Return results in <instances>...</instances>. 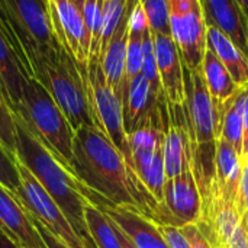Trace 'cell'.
<instances>
[{
  "instance_id": "cb8c5ba5",
  "label": "cell",
  "mask_w": 248,
  "mask_h": 248,
  "mask_svg": "<svg viewBox=\"0 0 248 248\" xmlns=\"http://www.w3.org/2000/svg\"><path fill=\"white\" fill-rule=\"evenodd\" d=\"M132 161H134V171L140 183L150 193V196L157 202L158 206L163 202V190L166 185L163 150L134 155Z\"/></svg>"
},
{
  "instance_id": "5b68a950",
  "label": "cell",
  "mask_w": 248,
  "mask_h": 248,
  "mask_svg": "<svg viewBox=\"0 0 248 248\" xmlns=\"http://www.w3.org/2000/svg\"><path fill=\"white\" fill-rule=\"evenodd\" d=\"M15 115H17L35 138L71 171L74 131L51 94L36 78H29L25 83Z\"/></svg>"
},
{
  "instance_id": "836d02e7",
  "label": "cell",
  "mask_w": 248,
  "mask_h": 248,
  "mask_svg": "<svg viewBox=\"0 0 248 248\" xmlns=\"http://www.w3.org/2000/svg\"><path fill=\"white\" fill-rule=\"evenodd\" d=\"M224 248H248V214L240 218L238 227L234 230Z\"/></svg>"
},
{
  "instance_id": "7402d4cb",
  "label": "cell",
  "mask_w": 248,
  "mask_h": 248,
  "mask_svg": "<svg viewBox=\"0 0 248 248\" xmlns=\"http://www.w3.org/2000/svg\"><path fill=\"white\" fill-rule=\"evenodd\" d=\"M247 92L248 86L241 87L232 97L217 106L219 115L218 138L230 142L240 155L243 153V112Z\"/></svg>"
},
{
  "instance_id": "8992f818",
  "label": "cell",
  "mask_w": 248,
  "mask_h": 248,
  "mask_svg": "<svg viewBox=\"0 0 248 248\" xmlns=\"http://www.w3.org/2000/svg\"><path fill=\"white\" fill-rule=\"evenodd\" d=\"M0 13L19 42L29 67L61 48L52 28L48 1L0 0Z\"/></svg>"
},
{
  "instance_id": "5bb4252c",
  "label": "cell",
  "mask_w": 248,
  "mask_h": 248,
  "mask_svg": "<svg viewBox=\"0 0 248 248\" xmlns=\"http://www.w3.org/2000/svg\"><path fill=\"white\" fill-rule=\"evenodd\" d=\"M0 231L20 248H46L19 199L0 185Z\"/></svg>"
},
{
  "instance_id": "7bdbcfd3",
  "label": "cell",
  "mask_w": 248,
  "mask_h": 248,
  "mask_svg": "<svg viewBox=\"0 0 248 248\" xmlns=\"http://www.w3.org/2000/svg\"><path fill=\"white\" fill-rule=\"evenodd\" d=\"M45 1H48V0H45Z\"/></svg>"
},
{
  "instance_id": "4dcf8cb0",
  "label": "cell",
  "mask_w": 248,
  "mask_h": 248,
  "mask_svg": "<svg viewBox=\"0 0 248 248\" xmlns=\"http://www.w3.org/2000/svg\"><path fill=\"white\" fill-rule=\"evenodd\" d=\"M142 36L129 33L126 44V62H125V84L134 77L141 74L142 68Z\"/></svg>"
},
{
  "instance_id": "ab89813d",
  "label": "cell",
  "mask_w": 248,
  "mask_h": 248,
  "mask_svg": "<svg viewBox=\"0 0 248 248\" xmlns=\"http://www.w3.org/2000/svg\"><path fill=\"white\" fill-rule=\"evenodd\" d=\"M237 1H238L240 7L243 9L244 15L247 16V19H248V0H237Z\"/></svg>"
},
{
  "instance_id": "4fadbf2b",
  "label": "cell",
  "mask_w": 248,
  "mask_h": 248,
  "mask_svg": "<svg viewBox=\"0 0 248 248\" xmlns=\"http://www.w3.org/2000/svg\"><path fill=\"white\" fill-rule=\"evenodd\" d=\"M132 241L137 248H170L157 228V222L132 206H112L92 201Z\"/></svg>"
},
{
  "instance_id": "f546056e",
  "label": "cell",
  "mask_w": 248,
  "mask_h": 248,
  "mask_svg": "<svg viewBox=\"0 0 248 248\" xmlns=\"http://www.w3.org/2000/svg\"><path fill=\"white\" fill-rule=\"evenodd\" d=\"M0 185L12 192L15 196L20 189V176L17 170L16 157L9 154L0 144Z\"/></svg>"
},
{
  "instance_id": "30bf717a",
  "label": "cell",
  "mask_w": 248,
  "mask_h": 248,
  "mask_svg": "<svg viewBox=\"0 0 248 248\" xmlns=\"http://www.w3.org/2000/svg\"><path fill=\"white\" fill-rule=\"evenodd\" d=\"M52 28L60 45L71 55L78 68L87 76L92 52V38L84 23L77 0H48Z\"/></svg>"
},
{
  "instance_id": "277c9868",
  "label": "cell",
  "mask_w": 248,
  "mask_h": 248,
  "mask_svg": "<svg viewBox=\"0 0 248 248\" xmlns=\"http://www.w3.org/2000/svg\"><path fill=\"white\" fill-rule=\"evenodd\" d=\"M36 78L58 105L73 131L81 126H96L87 87V76L81 73L71 55L61 46L31 65Z\"/></svg>"
},
{
  "instance_id": "9a60e30c",
  "label": "cell",
  "mask_w": 248,
  "mask_h": 248,
  "mask_svg": "<svg viewBox=\"0 0 248 248\" xmlns=\"http://www.w3.org/2000/svg\"><path fill=\"white\" fill-rule=\"evenodd\" d=\"M157 67L164 94L169 103H185V71L179 49L171 38L166 33H153Z\"/></svg>"
},
{
  "instance_id": "74e56055",
  "label": "cell",
  "mask_w": 248,
  "mask_h": 248,
  "mask_svg": "<svg viewBox=\"0 0 248 248\" xmlns=\"http://www.w3.org/2000/svg\"><path fill=\"white\" fill-rule=\"evenodd\" d=\"M116 227V225H115ZM116 234H118V238H119V241H121V246H122V248H137L134 244H132V241L116 227Z\"/></svg>"
},
{
  "instance_id": "484cf974",
  "label": "cell",
  "mask_w": 248,
  "mask_h": 248,
  "mask_svg": "<svg viewBox=\"0 0 248 248\" xmlns=\"http://www.w3.org/2000/svg\"><path fill=\"white\" fill-rule=\"evenodd\" d=\"M141 74L148 81V84H150L151 92L154 93V96L161 103H166L167 102V97L164 94L163 84H161L160 74H158L155 49H154V38H153L151 29L147 31L144 33V36H142V68H141Z\"/></svg>"
},
{
  "instance_id": "d590c367",
  "label": "cell",
  "mask_w": 248,
  "mask_h": 248,
  "mask_svg": "<svg viewBox=\"0 0 248 248\" xmlns=\"http://www.w3.org/2000/svg\"><path fill=\"white\" fill-rule=\"evenodd\" d=\"M182 232L185 234L186 240L189 241L190 248H214L212 244L209 243V240L206 238V235L201 231V228L198 227V224H189L180 228Z\"/></svg>"
},
{
  "instance_id": "f1b7e54d",
  "label": "cell",
  "mask_w": 248,
  "mask_h": 248,
  "mask_svg": "<svg viewBox=\"0 0 248 248\" xmlns=\"http://www.w3.org/2000/svg\"><path fill=\"white\" fill-rule=\"evenodd\" d=\"M0 144L12 155L16 154V115L0 97Z\"/></svg>"
},
{
  "instance_id": "44dd1931",
  "label": "cell",
  "mask_w": 248,
  "mask_h": 248,
  "mask_svg": "<svg viewBox=\"0 0 248 248\" xmlns=\"http://www.w3.org/2000/svg\"><path fill=\"white\" fill-rule=\"evenodd\" d=\"M29 78L32 77L26 73L20 58L0 33V84L13 112L20 102L23 86Z\"/></svg>"
},
{
  "instance_id": "ffe728a7",
  "label": "cell",
  "mask_w": 248,
  "mask_h": 248,
  "mask_svg": "<svg viewBox=\"0 0 248 248\" xmlns=\"http://www.w3.org/2000/svg\"><path fill=\"white\" fill-rule=\"evenodd\" d=\"M206 46L225 65L238 87L248 86V57L219 29L206 26Z\"/></svg>"
},
{
  "instance_id": "3957f363",
  "label": "cell",
  "mask_w": 248,
  "mask_h": 248,
  "mask_svg": "<svg viewBox=\"0 0 248 248\" xmlns=\"http://www.w3.org/2000/svg\"><path fill=\"white\" fill-rule=\"evenodd\" d=\"M185 71V112L187 119L189 140H190V170L202 199V214L206 211L214 182H215V155L218 141L219 115L214 103L202 71Z\"/></svg>"
},
{
  "instance_id": "d4e9b609",
  "label": "cell",
  "mask_w": 248,
  "mask_h": 248,
  "mask_svg": "<svg viewBox=\"0 0 248 248\" xmlns=\"http://www.w3.org/2000/svg\"><path fill=\"white\" fill-rule=\"evenodd\" d=\"M84 218L89 235L96 248H122L116 227L110 218L90 201L84 208Z\"/></svg>"
},
{
  "instance_id": "8d00e7d4",
  "label": "cell",
  "mask_w": 248,
  "mask_h": 248,
  "mask_svg": "<svg viewBox=\"0 0 248 248\" xmlns=\"http://www.w3.org/2000/svg\"><path fill=\"white\" fill-rule=\"evenodd\" d=\"M31 217V219H32V222H33V225H35V228H36V231L39 232V235H41V238H42V241H44V244L46 246V248H67L60 240H57L41 222H38L32 215H29Z\"/></svg>"
},
{
  "instance_id": "9c48e42d",
  "label": "cell",
  "mask_w": 248,
  "mask_h": 248,
  "mask_svg": "<svg viewBox=\"0 0 248 248\" xmlns=\"http://www.w3.org/2000/svg\"><path fill=\"white\" fill-rule=\"evenodd\" d=\"M170 35L183 65L201 70L206 51V23L199 0H167Z\"/></svg>"
},
{
  "instance_id": "1f68e13d",
  "label": "cell",
  "mask_w": 248,
  "mask_h": 248,
  "mask_svg": "<svg viewBox=\"0 0 248 248\" xmlns=\"http://www.w3.org/2000/svg\"><path fill=\"white\" fill-rule=\"evenodd\" d=\"M128 29H129V33H138V35H144L147 31H150L148 17H147L140 0L131 9L129 20H128Z\"/></svg>"
},
{
  "instance_id": "f35d334b",
  "label": "cell",
  "mask_w": 248,
  "mask_h": 248,
  "mask_svg": "<svg viewBox=\"0 0 248 248\" xmlns=\"http://www.w3.org/2000/svg\"><path fill=\"white\" fill-rule=\"evenodd\" d=\"M0 248H20L17 247L12 240H9L1 231H0Z\"/></svg>"
},
{
  "instance_id": "e575fe53",
  "label": "cell",
  "mask_w": 248,
  "mask_h": 248,
  "mask_svg": "<svg viewBox=\"0 0 248 248\" xmlns=\"http://www.w3.org/2000/svg\"><path fill=\"white\" fill-rule=\"evenodd\" d=\"M237 211L240 215H244L248 209V158L243 160V169H241V177L238 185V195L235 202Z\"/></svg>"
},
{
  "instance_id": "e0dca14e",
  "label": "cell",
  "mask_w": 248,
  "mask_h": 248,
  "mask_svg": "<svg viewBox=\"0 0 248 248\" xmlns=\"http://www.w3.org/2000/svg\"><path fill=\"white\" fill-rule=\"evenodd\" d=\"M167 106L161 103L154 93L145 77L138 74L125 84L122 94V110H124V126L126 135L141 126L148 118H151L158 109Z\"/></svg>"
},
{
  "instance_id": "d6986e66",
  "label": "cell",
  "mask_w": 248,
  "mask_h": 248,
  "mask_svg": "<svg viewBox=\"0 0 248 248\" xmlns=\"http://www.w3.org/2000/svg\"><path fill=\"white\" fill-rule=\"evenodd\" d=\"M243 160L237 150L227 141L218 138L217 155H215V182L212 192H218L221 196L231 202H237L238 185L241 177Z\"/></svg>"
},
{
  "instance_id": "4316f807",
  "label": "cell",
  "mask_w": 248,
  "mask_h": 248,
  "mask_svg": "<svg viewBox=\"0 0 248 248\" xmlns=\"http://www.w3.org/2000/svg\"><path fill=\"white\" fill-rule=\"evenodd\" d=\"M80 10L84 17V23L92 38V57H97L100 54V33H102V22H103V3L105 0H77Z\"/></svg>"
},
{
  "instance_id": "60d3db41",
  "label": "cell",
  "mask_w": 248,
  "mask_h": 248,
  "mask_svg": "<svg viewBox=\"0 0 248 248\" xmlns=\"http://www.w3.org/2000/svg\"><path fill=\"white\" fill-rule=\"evenodd\" d=\"M0 97L7 103V106L10 108V105H9V102H7V97H6V93H4V90H3V87H1V84H0Z\"/></svg>"
},
{
  "instance_id": "ac0fdd59",
  "label": "cell",
  "mask_w": 248,
  "mask_h": 248,
  "mask_svg": "<svg viewBox=\"0 0 248 248\" xmlns=\"http://www.w3.org/2000/svg\"><path fill=\"white\" fill-rule=\"evenodd\" d=\"M129 13L125 16V19L122 20V23L119 25V28L116 29L108 45L99 55V62L105 74V78L110 86V89L118 94L121 102L125 89V62H126V44L129 36V29H128Z\"/></svg>"
},
{
  "instance_id": "603a6c76",
  "label": "cell",
  "mask_w": 248,
  "mask_h": 248,
  "mask_svg": "<svg viewBox=\"0 0 248 248\" xmlns=\"http://www.w3.org/2000/svg\"><path fill=\"white\" fill-rule=\"evenodd\" d=\"M201 71H202L206 89L217 106L227 102L230 97H232L241 89L232 80V77L228 73V70L225 68V65L219 61V58L208 46L203 54Z\"/></svg>"
},
{
  "instance_id": "6da1fadb",
  "label": "cell",
  "mask_w": 248,
  "mask_h": 248,
  "mask_svg": "<svg viewBox=\"0 0 248 248\" xmlns=\"http://www.w3.org/2000/svg\"><path fill=\"white\" fill-rule=\"evenodd\" d=\"M71 173L86 198L112 206H132L154 221L157 202L140 183L122 153L97 126L74 131Z\"/></svg>"
},
{
  "instance_id": "7a4b0ae2",
  "label": "cell",
  "mask_w": 248,
  "mask_h": 248,
  "mask_svg": "<svg viewBox=\"0 0 248 248\" xmlns=\"http://www.w3.org/2000/svg\"><path fill=\"white\" fill-rule=\"evenodd\" d=\"M15 157L31 171L44 190L58 205L70 221L74 231L87 244L96 248L86 225L84 208L89 199L84 196L86 189L26 128L16 115V154Z\"/></svg>"
},
{
  "instance_id": "d6a6232c",
  "label": "cell",
  "mask_w": 248,
  "mask_h": 248,
  "mask_svg": "<svg viewBox=\"0 0 248 248\" xmlns=\"http://www.w3.org/2000/svg\"><path fill=\"white\" fill-rule=\"evenodd\" d=\"M157 228L160 230L161 235L164 237L166 243L169 244L170 248H190L189 241L186 240V237L180 228L173 227V225L158 224V222H157Z\"/></svg>"
},
{
  "instance_id": "52a82bcc",
  "label": "cell",
  "mask_w": 248,
  "mask_h": 248,
  "mask_svg": "<svg viewBox=\"0 0 248 248\" xmlns=\"http://www.w3.org/2000/svg\"><path fill=\"white\" fill-rule=\"evenodd\" d=\"M87 87L96 126L103 131L106 137L112 141V144L122 153L128 166L134 171V161L131 155L128 135L124 126L122 102L108 84L97 57H92L89 61Z\"/></svg>"
},
{
  "instance_id": "ba28073f",
  "label": "cell",
  "mask_w": 248,
  "mask_h": 248,
  "mask_svg": "<svg viewBox=\"0 0 248 248\" xmlns=\"http://www.w3.org/2000/svg\"><path fill=\"white\" fill-rule=\"evenodd\" d=\"M20 176V189L16 195L25 211L41 222L57 240L67 248H89L87 244L74 231L67 217L44 190L31 171L16 158Z\"/></svg>"
},
{
  "instance_id": "83f0119b",
  "label": "cell",
  "mask_w": 248,
  "mask_h": 248,
  "mask_svg": "<svg viewBox=\"0 0 248 248\" xmlns=\"http://www.w3.org/2000/svg\"><path fill=\"white\" fill-rule=\"evenodd\" d=\"M140 3L148 17L151 32L170 35L167 0H140Z\"/></svg>"
},
{
  "instance_id": "8fae6325",
  "label": "cell",
  "mask_w": 248,
  "mask_h": 248,
  "mask_svg": "<svg viewBox=\"0 0 248 248\" xmlns=\"http://www.w3.org/2000/svg\"><path fill=\"white\" fill-rule=\"evenodd\" d=\"M202 217V199L190 167L182 174L167 179L163 202L157 206L154 221L182 228L195 224Z\"/></svg>"
},
{
  "instance_id": "2e32d148",
  "label": "cell",
  "mask_w": 248,
  "mask_h": 248,
  "mask_svg": "<svg viewBox=\"0 0 248 248\" xmlns=\"http://www.w3.org/2000/svg\"><path fill=\"white\" fill-rule=\"evenodd\" d=\"M206 26L225 33L248 57V19L237 0H199Z\"/></svg>"
},
{
  "instance_id": "7c38bea8",
  "label": "cell",
  "mask_w": 248,
  "mask_h": 248,
  "mask_svg": "<svg viewBox=\"0 0 248 248\" xmlns=\"http://www.w3.org/2000/svg\"><path fill=\"white\" fill-rule=\"evenodd\" d=\"M169 121L163 144V161L166 180L182 174L190 167V140L183 105L167 102Z\"/></svg>"
},
{
  "instance_id": "b9f144b4",
  "label": "cell",
  "mask_w": 248,
  "mask_h": 248,
  "mask_svg": "<svg viewBox=\"0 0 248 248\" xmlns=\"http://www.w3.org/2000/svg\"><path fill=\"white\" fill-rule=\"evenodd\" d=\"M247 48H248V29H247Z\"/></svg>"
}]
</instances>
